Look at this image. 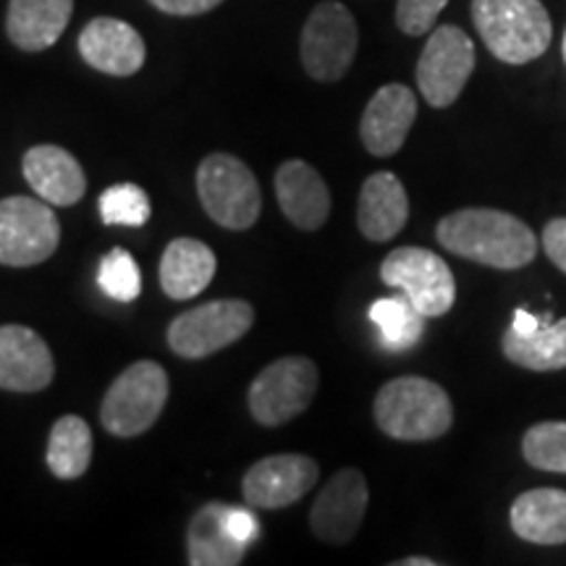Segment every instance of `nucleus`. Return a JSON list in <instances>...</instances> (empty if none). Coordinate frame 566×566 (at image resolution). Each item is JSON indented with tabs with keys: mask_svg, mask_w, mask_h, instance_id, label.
<instances>
[{
	"mask_svg": "<svg viewBox=\"0 0 566 566\" xmlns=\"http://www.w3.org/2000/svg\"><path fill=\"white\" fill-rule=\"evenodd\" d=\"M443 250L495 271H520L537 254V237L512 212L493 208H464L438 221Z\"/></svg>",
	"mask_w": 566,
	"mask_h": 566,
	"instance_id": "obj_1",
	"label": "nucleus"
},
{
	"mask_svg": "<svg viewBox=\"0 0 566 566\" xmlns=\"http://www.w3.org/2000/svg\"><path fill=\"white\" fill-rule=\"evenodd\" d=\"M48 467L59 480H80L92 462V430L76 415L55 420L48 438Z\"/></svg>",
	"mask_w": 566,
	"mask_h": 566,
	"instance_id": "obj_25",
	"label": "nucleus"
},
{
	"mask_svg": "<svg viewBox=\"0 0 566 566\" xmlns=\"http://www.w3.org/2000/svg\"><path fill=\"white\" fill-rule=\"evenodd\" d=\"M522 457L530 467L566 475V422H537L522 438Z\"/></svg>",
	"mask_w": 566,
	"mask_h": 566,
	"instance_id": "obj_27",
	"label": "nucleus"
},
{
	"mask_svg": "<svg viewBox=\"0 0 566 566\" xmlns=\"http://www.w3.org/2000/svg\"><path fill=\"white\" fill-rule=\"evenodd\" d=\"M359 30L352 11L338 0H323L302 27L300 59L302 69L315 82H338L349 74L357 59Z\"/></svg>",
	"mask_w": 566,
	"mask_h": 566,
	"instance_id": "obj_6",
	"label": "nucleus"
},
{
	"mask_svg": "<svg viewBox=\"0 0 566 566\" xmlns=\"http://www.w3.org/2000/svg\"><path fill=\"white\" fill-rule=\"evenodd\" d=\"M543 250L558 271L566 273V218H554L543 229Z\"/></svg>",
	"mask_w": 566,
	"mask_h": 566,
	"instance_id": "obj_32",
	"label": "nucleus"
},
{
	"mask_svg": "<svg viewBox=\"0 0 566 566\" xmlns=\"http://www.w3.org/2000/svg\"><path fill=\"white\" fill-rule=\"evenodd\" d=\"M51 346L27 325H0V388L13 394H38L53 384Z\"/></svg>",
	"mask_w": 566,
	"mask_h": 566,
	"instance_id": "obj_14",
	"label": "nucleus"
},
{
	"mask_svg": "<svg viewBox=\"0 0 566 566\" xmlns=\"http://www.w3.org/2000/svg\"><path fill=\"white\" fill-rule=\"evenodd\" d=\"M373 415L388 438L409 443L436 441L454 424V405L449 394L420 375L388 380L375 396Z\"/></svg>",
	"mask_w": 566,
	"mask_h": 566,
	"instance_id": "obj_2",
	"label": "nucleus"
},
{
	"mask_svg": "<svg viewBox=\"0 0 566 566\" xmlns=\"http://www.w3.org/2000/svg\"><path fill=\"white\" fill-rule=\"evenodd\" d=\"M417 122V97L407 84H384L367 103L359 122L365 150L375 158H388L405 147Z\"/></svg>",
	"mask_w": 566,
	"mask_h": 566,
	"instance_id": "obj_15",
	"label": "nucleus"
},
{
	"mask_svg": "<svg viewBox=\"0 0 566 566\" xmlns=\"http://www.w3.org/2000/svg\"><path fill=\"white\" fill-rule=\"evenodd\" d=\"M321 478L315 459L304 454H273L254 462L244 472L242 493L252 509H286L310 493Z\"/></svg>",
	"mask_w": 566,
	"mask_h": 566,
	"instance_id": "obj_13",
	"label": "nucleus"
},
{
	"mask_svg": "<svg viewBox=\"0 0 566 566\" xmlns=\"http://www.w3.org/2000/svg\"><path fill=\"white\" fill-rule=\"evenodd\" d=\"M254 310L244 300H216L187 310L168 325V346L181 359H205L250 334Z\"/></svg>",
	"mask_w": 566,
	"mask_h": 566,
	"instance_id": "obj_10",
	"label": "nucleus"
},
{
	"mask_svg": "<svg viewBox=\"0 0 566 566\" xmlns=\"http://www.w3.org/2000/svg\"><path fill=\"white\" fill-rule=\"evenodd\" d=\"M168 401V375L153 359H139L105 391L101 422L111 436L134 438L147 433Z\"/></svg>",
	"mask_w": 566,
	"mask_h": 566,
	"instance_id": "obj_5",
	"label": "nucleus"
},
{
	"mask_svg": "<svg viewBox=\"0 0 566 566\" xmlns=\"http://www.w3.org/2000/svg\"><path fill=\"white\" fill-rule=\"evenodd\" d=\"M317 391V367L307 357H281L252 380L247 405L254 422L281 428L307 412Z\"/></svg>",
	"mask_w": 566,
	"mask_h": 566,
	"instance_id": "obj_8",
	"label": "nucleus"
},
{
	"mask_svg": "<svg viewBox=\"0 0 566 566\" xmlns=\"http://www.w3.org/2000/svg\"><path fill=\"white\" fill-rule=\"evenodd\" d=\"M386 286L401 289L424 317H441L454 307L457 281L436 252L422 247H399L380 265Z\"/></svg>",
	"mask_w": 566,
	"mask_h": 566,
	"instance_id": "obj_11",
	"label": "nucleus"
},
{
	"mask_svg": "<svg viewBox=\"0 0 566 566\" xmlns=\"http://www.w3.org/2000/svg\"><path fill=\"white\" fill-rule=\"evenodd\" d=\"M76 45L87 66L108 76H134L147 59L142 34L132 24L113 17L87 21Z\"/></svg>",
	"mask_w": 566,
	"mask_h": 566,
	"instance_id": "obj_16",
	"label": "nucleus"
},
{
	"mask_svg": "<svg viewBox=\"0 0 566 566\" xmlns=\"http://www.w3.org/2000/svg\"><path fill=\"white\" fill-rule=\"evenodd\" d=\"M197 195L208 216L229 231H247L263 212V192L244 160L210 153L197 168Z\"/></svg>",
	"mask_w": 566,
	"mask_h": 566,
	"instance_id": "obj_4",
	"label": "nucleus"
},
{
	"mask_svg": "<svg viewBox=\"0 0 566 566\" xmlns=\"http://www.w3.org/2000/svg\"><path fill=\"white\" fill-rule=\"evenodd\" d=\"M216 268V252L200 239H174L160 258V286L176 302L195 300L210 286Z\"/></svg>",
	"mask_w": 566,
	"mask_h": 566,
	"instance_id": "obj_21",
	"label": "nucleus"
},
{
	"mask_svg": "<svg viewBox=\"0 0 566 566\" xmlns=\"http://www.w3.org/2000/svg\"><path fill=\"white\" fill-rule=\"evenodd\" d=\"M275 200L300 231L323 229L331 216L328 184L310 163L296 158L281 163L275 171Z\"/></svg>",
	"mask_w": 566,
	"mask_h": 566,
	"instance_id": "obj_17",
	"label": "nucleus"
},
{
	"mask_svg": "<svg viewBox=\"0 0 566 566\" xmlns=\"http://www.w3.org/2000/svg\"><path fill=\"white\" fill-rule=\"evenodd\" d=\"M367 501H370V488L363 472L354 467L338 470L310 509V527L317 541L328 546H346L363 525Z\"/></svg>",
	"mask_w": 566,
	"mask_h": 566,
	"instance_id": "obj_12",
	"label": "nucleus"
},
{
	"mask_svg": "<svg viewBox=\"0 0 566 566\" xmlns=\"http://www.w3.org/2000/svg\"><path fill=\"white\" fill-rule=\"evenodd\" d=\"M370 321L378 325L380 338L388 349H409L420 342L424 315L405 294L375 302L370 307Z\"/></svg>",
	"mask_w": 566,
	"mask_h": 566,
	"instance_id": "obj_26",
	"label": "nucleus"
},
{
	"mask_svg": "<svg viewBox=\"0 0 566 566\" xmlns=\"http://www.w3.org/2000/svg\"><path fill=\"white\" fill-rule=\"evenodd\" d=\"M21 171L32 192L55 208H71L87 192L82 163L59 145H38L27 150Z\"/></svg>",
	"mask_w": 566,
	"mask_h": 566,
	"instance_id": "obj_18",
	"label": "nucleus"
},
{
	"mask_svg": "<svg viewBox=\"0 0 566 566\" xmlns=\"http://www.w3.org/2000/svg\"><path fill=\"white\" fill-rule=\"evenodd\" d=\"M472 21L488 51L509 66L541 59L554 38L541 0H472Z\"/></svg>",
	"mask_w": 566,
	"mask_h": 566,
	"instance_id": "obj_3",
	"label": "nucleus"
},
{
	"mask_svg": "<svg viewBox=\"0 0 566 566\" xmlns=\"http://www.w3.org/2000/svg\"><path fill=\"white\" fill-rule=\"evenodd\" d=\"M74 0H11L6 13V34L19 51L42 53L66 32Z\"/></svg>",
	"mask_w": 566,
	"mask_h": 566,
	"instance_id": "obj_20",
	"label": "nucleus"
},
{
	"mask_svg": "<svg viewBox=\"0 0 566 566\" xmlns=\"http://www.w3.org/2000/svg\"><path fill=\"white\" fill-rule=\"evenodd\" d=\"M97 283L111 300L134 302L142 294V273L134 258L122 247L111 250L97 268Z\"/></svg>",
	"mask_w": 566,
	"mask_h": 566,
	"instance_id": "obj_29",
	"label": "nucleus"
},
{
	"mask_svg": "<svg viewBox=\"0 0 566 566\" xmlns=\"http://www.w3.org/2000/svg\"><path fill=\"white\" fill-rule=\"evenodd\" d=\"M59 242L61 223L51 202L21 195L0 200V265H40L53 258Z\"/></svg>",
	"mask_w": 566,
	"mask_h": 566,
	"instance_id": "obj_9",
	"label": "nucleus"
},
{
	"mask_svg": "<svg viewBox=\"0 0 566 566\" xmlns=\"http://www.w3.org/2000/svg\"><path fill=\"white\" fill-rule=\"evenodd\" d=\"M562 55H564V63H566V32H564V42H562Z\"/></svg>",
	"mask_w": 566,
	"mask_h": 566,
	"instance_id": "obj_35",
	"label": "nucleus"
},
{
	"mask_svg": "<svg viewBox=\"0 0 566 566\" xmlns=\"http://www.w3.org/2000/svg\"><path fill=\"white\" fill-rule=\"evenodd\" d=\"M223 504H208L192 516L187 530V554L192 566H237L247 546L229 535L223 522Z\"/></svg>",
	"mask_w": 566,
	"mask_h": 566,
	"instance_id": "obj_24",
	"label": "nucleus"
},
{
	"mask_svg": "<svg viewBox=\"0 0 566 566\" xmlns=\"http://www.w3.org/2000/svg\"><path fill=\"white\" fill-rule=\"evenodd\" d=\"M409 221V197L401 179L391 171L367 176L359 189L357 226L367 242H391Z\"/></svg>",
	"mask_w": 566,
	"mask_h": 566,
	"instance_id": "obj_19",
	"label": "nucleus"
},
{
	"mask_svg": "<svg viewBox=\"0 0 566 566\" xmlns=\"http://www.w3.org/2000/svg\"><path fill=\"white\" fill-rule=\"evenodd\" d=\"M401 566H436L433 558H405V562H399Z\"/></svg>",
	"mask_w": 566,
	"mask_h": 566,
	"instance_id": "obj_34",
	"label": "nucleus"
},
{
	"mask_svg": "<svg viewBox=\"0 0 566 566\" xmlns=\"http://www.w3.org/2000/svg\"><path fill=\"white\" fill-rule=\"evenodd\" d=\"M509 363L525 367L533 373H554L566 367V317L551 321L546 315L530 334H522L509 325L504 342H501Z\"/></svg>",
	"mask_w": 566,
	"mask_h": 566,
	"instance_id": "obj_23",
	"label": "nucleus"
},
{
	"mask_svg": "<svg viewBox=\"0 0 566 566\" xmlns=\"http://www.w3.org/2000/svg\"><path fill=\"white\" fill-rule=\"evenodd\" d=\"M509 522L516 537L535 546H562L566 543V491L533 488L512 504Z\"/></svg>",
	"mask_w": 566,
	"mask_h": 566,
	"instance_id": "obj_22",
	"label": "nucleus"
},
{
	"mask_svg": "<svg viewBox=\"0 0 566 566\" xmlns=\"http://www.w3.org/2000/svg\"><path fill=\"white\" fill-rule=\"evenodd\" d=\"M223 522L229 535L242 546H250V543L258 541L260 535V522L250 509H239V506H226L223 509Z\"/></svg>",
	"mask_w": 566,
	"mask_h": 566,
	"instance_id": "obj_31",
	"label": "nucleus"
},
{
	"mask_svg": "<svg viewBox=\"0 0 566 566\" xmlns=\"http://www.w3.org/2000/svg\"><path fill=\"white\" fill-rule=\"evenodd\" d=\"M150 197L137 184H113L101 195V218L108 226H145L150 221Z\"/></svg>",
	"mask_w": 566,
	"mask_h": 566,
	"instance_id": "obj_28",
	"label": "nucleus"
},
{
	"mask_svg": "<svg viewBox=\"0 0 566 566\" xmlns=\"http://www.w3.org/2000/svg\"><path fill=\"white\" fill-rule=\"evenodd\" d=\"M478 55L470 34L454 24L436 27L424 42L420 61H417V87L430 108H449L459 101Z\"/></svg>",
	"mask_w": 566,
	"mask_h": 566,
	"instance_id": "obj_7",
	"label": "nucleus"
},
{
	"mask_svg": "<svg viewBox=\"0 0 566 566\" xmlns=\"http://www.w3.org/2000/svg\"><path fill=\"white\" fill-rule=\"evenodd\" d=\"M168 17H202L223 3V0H147Z\"/></svg>",
	"mask_w": 566,
	"mask_h": 566,
	"instance_id": "obj_33",
	"label": "nucleus"
},
{
	"mask_svg": "<svg viewBox=\"0 0 566 566\" xmlns=\"http://www.w3.org/2000/svg\"><path fill=\"white\" fill-rule=\"evenodd\" d=\"M449 0H396V27L409 38L433 32Z\"/></svg>",
	"mask_w": 566,
	"mask_h": 566,
	"instance_id": "obj_30",
	"label": "nucleus"
}]
</instances>
